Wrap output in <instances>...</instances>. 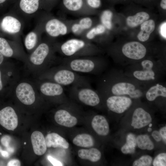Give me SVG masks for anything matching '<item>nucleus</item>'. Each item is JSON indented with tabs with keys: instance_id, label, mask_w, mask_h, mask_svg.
Masks as SVG:
<instances>
[{
	"instance_id": "obj_7",
	"label": "nucleus",
	"mask_w": 166,
	"mask_h": 166,
	"mask_svg": "<svg viewBox=\"0 0 166 166\" xmlns=\"http://www.w3.org/2000/svg\"><path fill=\"white\" fill-rule=\"evenodd\" d=\"M122 57L115 61L119 66H126L146 58L148 50L145 45L136 41L124 44L121 49Z\"/></svg>"
},
{
	"instance_id": "obj_44",
	"label": "nucleus",
	"mask_w": 166,
	"mask_h": 166,
	"mask_svg": "<svg viewBox=\"0 0 166 166\" xmlns=\"http://www.w3.org/2000/svg\"><path fill=\"white\" fill-rule=\"evenodd\" d=\"M5 58L1 53H0V65H1L4 62Z\"/></svg>"
},
{
	"instance_id": "obj_1",
	"label": "nucleus",
	"mask_w": 166,
	"mask_h": 166,
	"mask_svg": "<svg viewBox=\"0 0 166 166\" xmlns=\"http://www.w3.org/2000/svg\"><path fill=\"white\" fill-rule=\"evenodd\" d=\"M104 72L97 85L100 93L127 96L135 100L144 97L146 89L126 75L123 70L113 68Z\"/></svg>"
},
{
	"instance_id": "obj_40",
	"label": "nucleus",
	"mask_w": 166,
	"mask_h": 166,
	"mask_svg": "<svg viewBox=\"0 0 166 166\" xmlns=\"http://www.w3.org/2000/svg\"><path fill=\"white\" fill-rule=\"evenodd\" d=\"M21 164V163L19 160L17 159H13L9 161L8 162L7 165L9 166H20Z\"/></svg>"
},
{
	"instance_id": "obj_37",
	"label": "nucleus",
	"mask_w": 166,
	"mask_h": 166,
	"mask_svg": "<svg viewBox=\"0 0 166 166\" xmlns=\"http://www.w3.org/2000/svg\"><path fill=\"white\" fill-rule=\"evenodd\" d=\"M48 159L53 166H61L63 165L62 164L60 161L57 160L51 156H48Z\"/></svg>"
},
{
	"instance_id": "obj_12",
	"label": "nucleus",
	"mask_w": 166,
	"mask_h": 166,
	"mask_svg": "<svg viewBox=\"0 0 166 166\" xmlns=\"http://www.w3.org/2000/svg\"><path fill=\"white\" fill-rule=\"evenodd\" d=\"M20 43L0 35V53L6 58L25 57Z\"/></svg>"
},
{
	"instance_id": "obj_34",
	"label": "nucleus",
	"mask_w": 166,
	"mask_h": 166,
	"mask_svg": "<svg viewBox=\"0 0 166 166\" xmlns=\"http://www.w3.org/2000/svg\"><path fill=\"white\" fill-rule=\"evenodd\" d=\"M154 166H166V153H161L155 158L153 162Z\"/></svg>"
},
{
	"instance_id": "obj_47",
	"label": "nucleus",
	"mask_w": 166,
	"mask_h": 166,
	"mask_svg": "<svg viewBox=\"0 0 166 166\" xmlns=\"http://www.w3.org/2000/svg\"><path fill=\"white\" fill-rule=\"evenodd\" d=\"M149 124V126L150 127H151L152 125V124L150 123Z\"/></svg>"
},
{
	"instance_id": "obj_4",
	"label": "nucleus",
	"mask_w": 166,
	"mask_h": 166,
	"mask_svg": "<svg viewBox=\"0 0 166 166\" xmlns=\"http://www.w3.org/2000/svg\"><path fill=\"white\" fill-rule=\"evenodd\" d=\"M44 77L63 86L71 85L91 87L89 81L85 77L62 65L47 70L44 73Z\"/></svg>"
},
{
	"instance_id": "obj_18",
	"label": "nucleus",
	"mask_w": 166,
	"mask_h": 166,
	"mask_svg": "<svg viewBox=\"0 0 166 166\" xmlns=\"http://www.w3.org/2000/svg\"><path fill=\"white\" fill-rule=\"evenodd\" d=\"M40 90L43 95L48 97H62L65 96L63 86L50 81L42 83Z\"/></svg>"
},
{
	"instance_id": "obj_10",
	"label": "nucleus",
	"mask_w": 166,
	"mask_h": 166,
	"mask_svg": "<svg viewBox=\"0 0 166 166\" xmlns=\"http://www.w3.org/2000/svg\"><path fill=\"white\" fill-rule=\"evenodd\" d=\"M42 8V0H15L11 8L24 18L34 16Z\"/></svg>"
},
{
	"instance_id": "obj_24",
	"label": "nucleus",
	"mask_w": 166,
	"mask_h": 166,
	"mask_svg": "<svg viewBox=\"0 0 166 166\" xmlns=\"http://www.w3.org/2000/svg\"><path fill=\"white\" fill-rule=\"evenodd\" d=\"M78 155L80 158L88 160L92 162H96L99 161L101 159V156L100 151L95 148L80 149L78 151Z\"/></svg>"
},
{
	"instance_id": "obj_29",
	"label": "nucleus",
	"mask_w": 166,
	"mask_h": 166,
	"mask_svg": "<svg viewBox=\"0 0 166 166\" xmlns=\"http://www.w3.org/2000/svg\"><path fill=\"white\" fill-rule=\"evenodd\" d=\"M63 4L68 10L77 11L81 9L83 5V0H63Z\"/></svg>"
},
{
	"instance_id": "obj_30",
	"label": "nucleus",
	"mask_w": 166,
	"mask_h": 166,
	"mask_svg": "<svg viewBox=\"0 0 166 166\" xmlns=\"http://www.w3.org/2000/svg\"><path fill=\"white\" fill-rule=\"evenodd\" d=\"M106 28L102 24H99L95 27L90 29L85 35L86 38L88 40L91 41L97 35L104 33Z\"/></svg>"
},
{
	"instance_id": "obj_21",
	"label": "nucleus",
	"mask_w": 166,
	"mask_h": 166,
	"mask_svg": "<svg viewBox=\"0 0 166 166\" xmlns=\"http://www.w3.org/2000/svg\"><path fill=\"white\" fill-rule=\"evenodd\" d=\"M91 125L94 131L99 135L106 136L109 133L108 123L105 118L102 115L95 116L92 120Z\"/></svg>"
},
{
	"instance_id": "obj_11",
	"label": "nucleus",
	"mask_w": 166,
	"mask_h": 166,
	"mask_svg": "<svg viewBox=\"0 0 166 166\" xmlns=\"http://www.w3.org/2000/svg\"><path fill=\"white\" fill-rule=\"evenodd\" d=\"M100 94L106 98L105 104L108 109L116 113L121 114L130 108L133 103L132 99L128 96Z\"/></svg>"
},
{
	"instance_id": "obj_14",
	"label": "nucleus",
	"mask_w": 166,
	"mask_h": 166,
	"mask_svg": "<svg viewBox=\"0 0 166 166\" xmlns=\"http://www.w3.org/2000/svg\"><path fill=\"white\" fill-rule=\"evenodd\" d=\"M15 92L18 99L26 105L33 104L35 100V93L33 88L29 83L22 82L16 87Z\"/></svg>"
},
{
	"instance_id": "obj_16",
	"label": "nucleus",
	"mask_w": 166,
	"mask_h": 166,
	"mask_svg": "<svg viewBox=\"0 0 166 166\" xmlns=\"http://www.w3.org/2000/svg\"><path fill=\"white\" fill-rule=\"evenodd\" d=\"M18 124L17 115L12 107L7 106L0 110V124L4 128L14 131Z\"/></svg>"
},
{
	"instance_id": "obj_32",
	"label": "nucleus",
	"mask_w": 166,
	"mask_h": 166,
	"mask_svg": "<svg viewBox=\"0 0 166 166\" xmlns=\"http://www.w3.org/2000/svg\"><path fill=\"white\" fill-rule=\"evenodd\" d=\"M77 23L81 34L84 31L91 28L93 25V21L90 17H85L80 19Z\"/></svg>"
},
{
	"instance_id": "obj_23",
	"label": "nucleus",
	"mask_w": 166,
	"mask_h": 166,
	"mask_svg": "<svg viewBox=\"0 0 166 166\" xmlns=\"http://www.w3.org/2000/svg\"><path fill=\"white\" fill-rule=\"evenodd\" d=\"M155 23L152 19L147 20L140 26V31L137 36L138 39L142 42H145L149 39L150 34L155 29Z\"/></svg>"
},
{
	"instance_id": "obj_13",
	"label": "nucleus",
	"mask_w": 166,
	"mask_h": 166,
	"mask_svg": "<svg viewBox=\"0 0 166 166\" xmlns=\"http://www.w3.org/2000/svg\"><path fill=\"white\" fill-rule=\"evenodd\" d=\"M43 21L44 31L52 38L64 35L68 33L67 26L58 18H52Z\"/></svg>"
},
{
	"instance_id": "obj_2",
	"label": "nucleus",
	"mask_w": 166,
	"mask_h": 166,
	"mask_svg": "<svg viewBox=\"0 0 166 166\" xmlns=\"http://www.w3.org/2000/svg\"><path fill=\"white\" fill-rule=\"evenodd\" d=\"M125 74L145 89L156 83L164 81L166 74V65L161 60L146 58L125 66Z\"/></svg>"
},
{
	"instance_id": "obj_8",
	"label": "nucleus",
	"mask_w": 166,
	"mask_h": 166,
	"mask_svg": "<svg viewBox=\"0 0 166 166\" xmlns=\"http://www.w3.org/2000/svg\"><path fill=\"white\" fill-rule=\"evenodd\" d=\"M55 51L54 44L48 41L41 40L31 53L28 59L34 65L47 67L54 59Z\"/></svg>"
},
{
	"instance_id": "obj_46",
	"label": "nucleus",
	"mask_w": 166,
	"mask_h": 166,
	"mask_svg": "<svg viewBox=\"0 0 166 166\" xmlns=\"http://www.w3.org/2000/svg\"><path fill=\"white\" fill-rule=\"evenodd\" d=\"M152 131V129L150 128H149L148 129V132H151Z\"/></svg>"
},
{
	"instance_id": "obj_17",
	"label": "nucleus",
	"mask_w": 166,
	"mask_h": 166,
	"mask_svg": "<svg viewBox=\"0 0 166 166\" xmlns=\"http://www.w3.org/2000/svg\"><path fill=\"white\" fill-rule=\"evenodd\" d=\"M152 121L150 115L143 108L139 106L135 108L131 124L134 128H142L148 125Z\"/></svg>"
},
{
	"instance_id": "obj_3",
	"label": "nucleus",
	"mask_w": 166,
	"mask_h": 166,
	"mask_svg": "<svg viewBox=\"0 0 166 166\" xmlns=\"http://www.w3.org/2000/svg\"><path fill=\"white\" fill-rule=\"evenodd\" d=\"M61 65L76 72L97 75L103 73L108 66L105 60L93 56L65 57L61 61Z\"/></svg>"
},
{
	"instance_id": "obj_20",
	"label": "nucleus",
	"mask_w": 166,
	"mask_h": 166,
	"mask_svg": "<svg viewBox=\"0 0 166 166\" xmlns=\"http://www.w3.org/2000/svg\"><path fill=\"white\" fill-rule=\"evenodd\" d=\"M31 140L34 153L38 156L43 155L47 147L43 134L38 131H34L31 135Z\"/></svg>"
},
{
	"instance_id": "obj_5",
	"label": "nucleus",
	"mask_w": 166,
	"mask_h": 166,
	"mask_svg": "<svg viewBox=\"0 0 166 166\" xmlns=\"http://www.w3.org/2000/svg\"><path fill=\"white\" fill-rule=\"evenodd\" d=\"M55 51H58L65 57H76L93 56L99 52L95 46L87 41L73 38L61 44H54Z\"/></svg>"
},
{
	"instance_id": "obj_48",
	"label": "nucleus",
	"mask_w": 166,
	"mask_h": 166,
	"mask_svg": "<svg viewBox=\"0 0 166 166\" xmlns=\"http://www.w3.org/2000/svg\"></svg>"
},
{
	"instance_id": "obj_38",
	"label": "nucleus",
	"mask_w": 166,
	"mask_h": 166,
	"mask_svg": "<svg viewBox=\"0 0 166 166\" xmlns=\"http://www.w3.org/2000/svg\"><path fill=\"white\" fill-rule=\"evenodd\" d=\"M166 22L162 23L160 27V32L161 36L165 39L166 38Z\"/></svg>"
},
{
	"instance_id": "obj_41",
	"label": "nucleus",
	"mask_w": 166,
	"mask_h": 166,
	"mask_svg": "<svg viewBox=\"0 0 166 166\" xmlns=\"http://www.w3.org/2000/svg\"><path fill=\"white\" fill-rule=\"evenodd\" d=\"M159 132L164 141L166 143V127L161 128Z\"/></svg>"
},
{
	"instance_id": "obj_15",
	"label": "nucleus",
	"mask_w": 166,
	"mask_h": 166,
	"mask_svg": "<svg viewBox=\"0 0 166 166\" xmlns=\"http://www.w3.org/2000/svg\"><path fill=\"white\" fill-rule=\"evenodd\" d=\"M43 31V19L38 22L34 29L25 37L24 44L28 51L32 52L38 46L41 41V34Z\"/></svg>"
},
{
	"instance_id": "obj_33",
	"label": "nucleus",
	"mask_w": 166,
	"mask_h": 166,
	"mask_svg": "<svg viewBox=\"0 0 166 166\" xmlns=\"http://www.w3.org/2000/svg\"><path fill=\"white\" fill-rule=\"evenodd\" d=\"M152 157L148 155H144L139 159L135 160L132 165L133 166H149L151 164Z\"/></svg>"
},
{
	"instance_id": "obj_25",
	"label": "nucleus",
	"mask_w": 166,
	"mask_h": 166,
	"mask_svg": "<svg viewBox=\"0 0 166 166\" xmlns=\"http://www.w3.org/2000/svg\"><path fill=\"white\" fill-rule=\"evenodd\" d=\"M149 17L148 13L144 11L140 12L134 15L128 17L126 19L127 24L130 27H135L148 20Z\"/></svg>"
},
{
	"instance_id": "obj_39",
	"label": "nucleus",
	"mask_w": 166,
	"mask_h": 166,
	"mask_svg": "<svg viewBox=\"0 0 166 166\" xmlns=\"http://www.w3.org/2000/svg\"><path fill=\"white\" fill-rule=\"evenodd\" d=\"M152 135L154 139L156 141H160L162 139L159 132L156 130L153 131Z\"/></svg>"
},
{
	"instance_id": "obj_22",
	"label": "nucleus",
	"mask_w": 166,
	"mask_h": 166,
	"mask_svg": "<svg viewBox=\"0 0 166 166\" xmlns=\"http://www.w3.org/2000/svg\"><path fill=\"white\" fill-rule=\"evenodd\" d=\"M45 138L47 148H60L66 149L69 147V144L66 140L57 133H49Z\"/></svg>"
},
{
	"instance_id": "obj_35",
	"label": "nucleus",
	"mask_w": 166,
	"mask_h": 166,
	"mask_svg": "<svg viewBox=\"0 0 166 166\" xmlns=\"http://www.w3.org/2000/svg\"><path fill=\"white\" fill-rule=\"evenodd\" d=\"M15 1V0H0V13L12 7Z\"/></svg>"
},
{
	"instance_id": "obj_26",
	"label": "nucleus",
	"mask_w": 166,
	"mask_h": 166,
	"mask_svg": "<svg viewBox=\"0 0 166 166\" xmlns=\"http://www.w3.org/2000/svg\"><path fill=\"white\" fill-rule=\"evenodd\" d=\"M76 145L84 148H90L93 146L94 140L92 136L88 134L82 133L77 135L73 139Z\"/></svg>"
},
{
	"instance_id": "obj_42",
	"label": "nucleus",
	"mask_w": 166,
	"mask_h": 166,
	"mask_svg": "<svg viewBox=\"0 0 166 166\" xmlns=\"http://www.w3.org/2000/svg\"><path fill=\"white\" fill-rule=\"evenodd\" d=\"M3 76L2 70L0 68V91H2L3 90L4 86L3 77Z\"/></svg>"
},
{
	"instance_id": "obj_36",
	"label": "nucleus",
	"mask_w": 166,
	"mask_h": 166,
	"mask_svg": "<svg viewBox=\"0 0 166 166\" xmlns=\"http://www.w3.org/2000/svg\"><path fill=\"white\" fill-rule=\"evenodd\" d=\"M88 6L93 8H97L99 7L101 4V0H87Z\"/></svg>"
},
{
	"instance_id": "obj_6",
	"label": "nucleus",
	"mask_w": 166,
	"mask_h": 166,
	"mask_svg": "<svg viewBox=\"0 0 166 166\" xmlns=\"http://www.w3.org/2000/svg\"><path fill=\"white\" fill-rule=\"evenodd\" d=\"M24 26V18L13 9L0 17V35L19 43Z\"/></svg>"
},
{
	"instance_id": "obj_43",
	"label": "nucleus",
	"mask_w": 166,
	"mask_h": 166,
	"mask_svg": "<svg viewBox=\"0 0 166 166\" xmlns=\"http://www.w3.org/2000/svg\"><path fill=\"white\" fill-rule=\"evenodd\" d=\"M160 7L164 10L166 9V0H161L160 3Z\"/></svg>"
},
{
	"instance_id": "obj_27",
	"label": "nucleus",
	"mask_w": 166,
	"mask_h": 166,
	"mask_svg": "<svg viewBox=\"0 0 166 166\" xmlns=\"http://www.w3.org/2000/svg\"><path fill=\"white\" fill-rule=\"evenodd\" d=\"M136 145L135 136L132 133H129L127 136L126 143L121 148V151L124 154L133 153L135 152Z\"/></svg>"
},
{
	"instance_id": "obj_19",
	"label": "nucleus",
	"mask_w": 166,
	"mask_h": 166,
	"mask_svg": "<svg viewBox=\"0 0 166 166\" xmlns=\"http://www.w3.org/2000/svg\"><path fill=\"white\" fill-rule=\"evenodd\" d=\"M54 119L59 124L69 128L75 125L77 120L74 116L65 109H61L57 111L55 113Z\"/></svg>"
},
{
	"instance_id": "obj_9",
	"label": "nucleus",
	"mask_w": 166,
	"mask_h": 166,
	"mask_svg": "<svg viewBox=\"0 0 166 166\" xmlns=\"http://www.w3.org/2000/svg\"><path fill=\"white\" fill-rule=\"evenodd\" d=\"M69 91L80 101L87 105L95 107L101 103V94L91 87L72 86Z\"/></svg>"
},
{
	"instance_id": "obj_28",
	"label": "nucleus",
	"mask_w": 166,
	"mask_h": 166,
	"mask_svg": "<svg viewBox=\"0 0 166 166\" xmlns=\"http://www.w3.org/2000/svg\"><path fill=\"white\" fill-rule=\"evenodd\" d=\"M136 141L138 147L141 149L150 150L154 148V145L148 135H139L136 138Z\"/></svg>"
},
{
	"instance_id": "obj_31",
	"label": "nucleus",
	"mask_w": 166,
	"mask_h": 166,
	"mask_svg": "<svg viewBox=\"0 0 166 166\" xmlns=\"http://www.w3.org/2000/svg\"><path fill=\"white\" fill-rule=\"evenodd\" d=\"M113 13L109 10L104 11L101 16V21L102 24L108 30L111 29L112 27V19Z\"/></svg>"
},
{
	"instance_id": "obj_45",
	"label": "nucleus",
	"mask_w": 166,
	"mask_h": 166,
	"mask_svg": "<svg viewBox=\"0 0 166 166\" xmlns=\"http://www.w3.org/2000/svg\"><path fill=\"white\" fill-rule=\"evenodd\" d=\"M53 0H42V6H43V8H44L45 5V3L46 2V1L47 2L50 1H51Z\"/></svg>"
}]
</instances>
